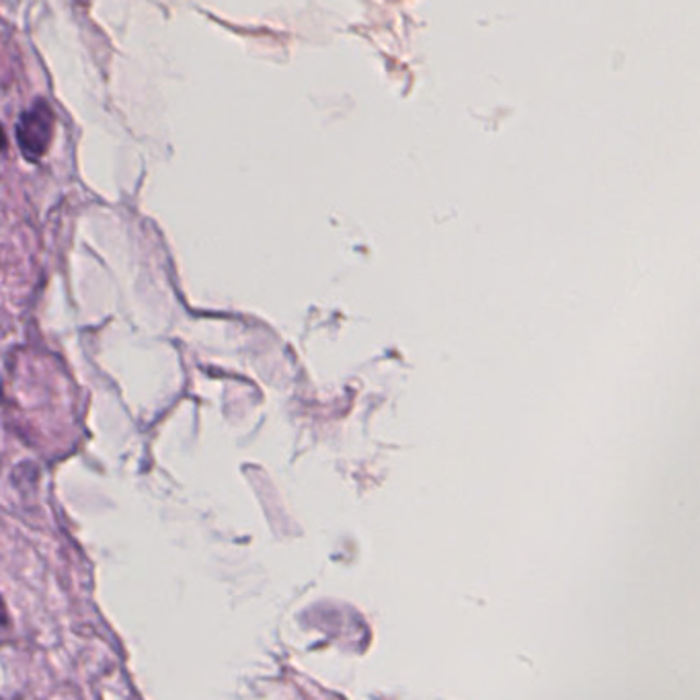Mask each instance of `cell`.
I'll return each mask as SVG.
<instances>
[{
  "mask_svg": "<svg viewBox=\"0 0 700 700\" xmlns=\"http://www.w3.org/2000/svg\"><path fill=\"white\" fill-rule=\"evenodd\" d=\"M53 111L46 101H36L21 113L17 123V142L23 157L36 162L50 150L53 134Z\"/></svg>",
  "mask_w": 700,
  "mask_h": 700,
  "instance_id": "6da1fadb",
  "label": "cell"
},
{
  "mask_svg": "<svg viewBox=\"0 0 700 700\" xmlns=\"http://www.w3.org/2000/svg\"><path fill=\"white\" fill-rule=\"evenodd\" d=\"M4 144H7V142H4V132L0 130V148H4Z\"/></svg>",
  "mask_w": 700,
  "mask_h": 700,
  "instance_id": "7a4b0ae2",
  "label": "cell"
}]
</instances>
